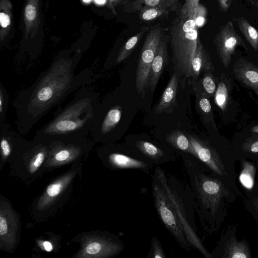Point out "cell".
<instances>
[{
  "mask_svg": "<svg viewBox=\"0 0 258 258\" xmlns=\"http://www.w3.org/2000/svg\"><path fill=\"white\" fill-rule=\"evenodd\" d=\"M79 58L69 56L55 58L31 85L18 93L12 104L19 134L29 133L46 114L68 95L95 81L93 67L75 74Z\"/></svg>",
  "mask_w": 258,
  "mask_h": 258,
  "instance_id": "cell-1",
  "label": "cell"
},
{
  "mask_svg": "<svg viewBox=\"0 0 258 258\" xmlns=\"http://www.w3.org/2000/svg\"><path fill=\"white\" fill-rule=\"evenodd\" d=\"M92 88L83 86L73 99L36 133L34 140L48 144L57 140L85 137L90 133L98 106Z\"/></svg>",
  "mask_w": 258,
  "mask_h": 258,
  "instance_id": "cell-2",
  "label": "cell"
},
{
  "mask_svg": "<svg viewBox=\"0 0 258 258\" xmlns=\"http://www.w3.org/2000/svg\"><path fill=\"white\" fill-rule=\"evenodd\" d=\"M154 174L163 186L192 248L209 257L197 232L195 199L190 185L175 175L166 173L159 166L154 169Z\"/></svg>",
  "mask_w": 258,
  "mask_h": 258,
  "instance_id": "cell-3",
  "label": "cell"
},
{
  "mask_svg": "<svg viewBox=\"0 0 258 258\" xmlns=\"http://www.w3.org/2000/svg\"><path fill=\"white\" fill-rule=\"evenodd\" d=\"M199 13L200 8L186 14H180L170 26L172 60L174 73L179 78H190L191 61L199 38L197 19Z\"/></svg>",
  "mask_w": 258,
  "mask_h": 258,
  "instance_id": "cell-4",
  "label": "cell"
},
{
  "mask_svg": "<svg viewBox=\"0 0 258 258\" xmlns=\"http://www.w3.org/2000/svg\"><path fill=\"white\" fill-rule=\"evenodd\" d=\"M152 177L151 186L154 207L159 219L178 245L185 251H191L193 248L186 238L163 186L154 173Z\"/></svg>",
  "mask_w": 258,
  "mask_h": 258,
  "instance_id": "cell-5",
  "label": "cell"
},
{
  "mask_svg": "<svg viewBox=\"0 0 258 258\" xmlns=\"http://www.w3.org/2000/svg\"><path fill=\"white\" fill-rule=\"evenodd\" d=\"M163 36L160 25L152 27L147 35L139 58L135 87L137 93L144 98L148 90L151 64Z\"/></svg>",
  "mask_w": 258,
  "mask_h": 258,
  "instance_id": "cell-6",
  "label": "cell"
},
{
  "mask_svg": "<svg viewBox=\"0 0 258 258\" xmlns=\"http://www.w3.org/2000/svg\"><path fill=\"white\" fill-rule=\"evenodd\" d=\"M106 153L107 163L115 170L134 169L149 174L154 165L137 150L110 149Z\"/></svg>",
  "mask_w": 258,
  "mask_h": 258,
  "instance_id": "cell-7",
  "label": "cell"
},
{
  "mask_svg": "<svg viewBox=\"0 0 258 258\" xmlns=\"http://www.w3.org/2000/svg\"><path fill=\"white\" fill-rule=\"evenodd\" d=\"M214 42L217 55L225 68L229 67L236 48L239 46L245 47L243 39L235 31L231 21L220 27Z\"/></svg>",
  "mask_w": 258,
  "mask_h": 258,
  "instance_id": "cell-8",
  "label": "cell"
},
{
  "mask_svg": "<svg viewBox=\"0 0 258 258\" xmlns=\"http://www.w3.org/2000/svg\"><path fill=\"white\" fill-rule=\"evenodd\" d=\"M134 145L135 149L154 165H158L163 163L173 162L176 159L175 155L172 152L153 142L138 140Z\"/></svg>",
  "mask_w": 258,
  "mask_h": 258,
  "instance_id": "cell-9",
  "label": "cell"
},
{
  "mask_svg": "<svg viewBox=\"0 0 258 258\" xmlns=\"http://www.w3.org/2000/svg\"><path fill=\"white\" fill-rule=\"evenodd\" d=\"M233 73L236 79L252 91L258 98V66L241 58L236 61Z\"/></svg>",
  "mask_w": 258,
  "mask_h": 258,
  "instance_id": "cell-10",
  "label": "cell"
},
{
  "mask_svg": "<svg viewBox=\"0 0 258 258\" xmlns=\"http://www.w3.org/2000/svg\"><path fill=\"white\" fill-rule=\"evenodd\" d=\"M168 59L167 44L163 38L151 64L148 87L150 92H154L156 89L164 68L168 63Z\"/></svg>",
  "mask_w": 258,
  "mask_h": 258,
  "instance_id": "cell-11",
  "label": "cell"
},
{
  "mask_svg": "<svg viewBox=\"0 0 258 258\" xmlns=\"http://www.w3.org/2000/svg\"><path fill=\"white\" fill-rule=\"evenodd\" d=\"M179 77L174 73L164 90L159 102L155 106L154 111L155 114L163 112L170 113L176 104V94Z\"/></svg>",
  "mask_w": 258,
  "mask_h": 258,
  "instance_id": "cell-12",
  "label": "cell"
},
{
  "mask_svg": "<svg viewBox=\"0 0 258 258\" xmlns=\"http://www.w3.org/2000/svg\"><path fill=\"white\" fill-rule=\"evenodd\" d=\"M191 75L192 80L196 81L202 72H211L214 67L208 51L198 38L197 48L191 61Z\"/></svg>",
  "mask_w": 258,
  "mask_h": 258,
  "instance_id": "cell-13",
  "label": "cell"
},
{
  "mask_svg": "<svg viewBox=\"0 0 258 258\" xmlns=\"http://www.w3.org/2000/svg\"><path fill=\"white\" fill-rule=\"evenodd\" d=\"M198 158L203 164L215 169V152L206 141L192 135L186 134Z\"/></svg>",
  "mask_w": 258,
  "mask_h": 258,
  "instance_id": "cell-14",
  "label": "cell"
},
{
  "mask_svg": "<svg viewBox=\"0 0 258 258\" xmlns=\"http://www.w3.org/2000/svg\"><path fill=\"white\" fill-rule=\"evenodd\" d=\"M165 139L171 147L179 153L189 154L198 159L196 153L187 135L181 131H173L166 135Z\"/></svg>",
  "mask_w": 258,
  "mask_h": 258,
  "instance_id": "cell-15",
  "label": "cell"
},
{
  "mask_svg": "<svg viewBox=\"0 0 258 258\" xmlns=\"http://www.w3.org/2000/svg\"><path fill=\"white\" fill-rule=\"evenodd\" d=\"M221 75L214 95L215 102L222 111H225L230 103L232 86L231 82L225 74Z\"/></svg>",
  "mask_w": 258,
  "mask_h": 258,
  "instance_id": "cell-16",
  "label": "cell"
},
{
  "mask_svg": "<svg viewBox=\"0 0 258 258\" xmlns=\"http://www.w3.org/2000/svg\"><path fill=\"white\" fill-rule=\"evenodd\" d=\"M196 107L205 122L215 125L212 106L209 97L199 86H195Z\"/></svg>",
  "mask_w": 258,
  "mask_h": 258,
  "instance_id": "cell-17",
  "label": "cell"
},
{
  "mask_svg": "<svg viewBox=\"0 0 258 258\" xmlns=\"http://www.w3.org/2000/svg\"><path fill=\"white\" fill-rule=\"evenodd\" d=\"M235 21L241 33L255 50H258V31L244 18L240 17Z\"/></svg>",
  "mask_w": 258,
  "mask_h": 258,
  "instance_id": "cell-18",
  "label": "cell"
},
{
  "mask_svg": "<svg viewBox=\"0 0 258 258\" xmlns=\"http://www.w3.org/2000/svg\"><path fill=\"white\" fill-rule=\"evenodd\" d=\"M145 31L144 29L141 31L125 42L118 54L115 61L116 64L120 63L131 54Z\"/></svg>",
  "mask_w": 258,
  "mask_h": 258,
  "instance_id": "cell-19",
  "label": "cell"
},
{
  "mask_svg": "<svg viewBox=\"0 0 258 258\" xmlns=\"http://www.w3.org/2000/svg\"><path fill=\"white\" fill-rule=\"evenodd\" d=\"M176 0H136L135 8L144 5L143 10L147 8L162 7L171 9L176 5Z\"/></svg>",
  "mask_w": 258,
  "mask_h": 258,
  "instance_id": "cell-20",
  "label": "cell"
},
{
  "mask_svg": "<svg viewBox=\"0 0 258 258\" xmlns=\"http://www.w3.org/2000/svg\"><path fill=\"white\" fill-rule=\"evenodd\" d=\"M201 89L209 98L215 95L217 86L215 80L210 72H206L200 82Z\"/></svg>",
  "mask_w": 258,
  "mask_h": 258,
  "instance_id": "cell-21",
  "label": "cell"
},
{
  "mask_svg": "<svg viewBox=\"0 0 258 258\" xmlns=\"http://www.w3.org/2000/svg\"><path fill=\"white\" fill-rule=\"evenodd\" d=\"M146 258H166V255L162 244L156 235L151 239V246Z\"/></svg>",
  "mask_w": 258,
  "mask_h": 258,
  "instance_id": "cell-22",
  "label": "cell"
},
{
  "mask_svg": "<svg viewBox=\"0 0 258 258\" xmlns=\"http://www.w3.org/2000/svg\"><path fill=\"white\" fill-rule=\"evenodd\" d=\"M9 104V94L3 83L0 82V123L6 121Z\"/></svg>",
  "mask_w": 258,
  "mask_h": 258,
  "instance_id": "cell-23",
  "label": "cell"
},
{
  "mask_svg": "<svg viewBox=\"0 0 258 258\" xmlns=\"http://www.w3.org/2000/svg\"><path fill=\"white\" fill-rule=\"evenodd\" d=\"M168 9L162 7L147 8L142 10L141 18L144 21H151L168 12Z\"/></svg>",
  "mask_w": 258,
  "mask_h": 258,
  "instance_id": "cell-24",
  "label": "cell"
},
{
  "mask_svg": "<svg viewBox=\"0 0 258 258\" xmlns=\"http://www.w3.org/2000/svg\"><path fill=\"white\" fill-rule=\"evenodd\" d=\"M62 187V183L58 182L50 184L47 188V194L51 197H54L57 196Z\"/></svg>",
  "mask_w": 258,
  "mask_h": 258,
  "instance_id": "cell-25",
  "label": "cell"
},
{
  "mask_svg": "<svg viewBox=\"0 0 258 258\" xmlns=\"http://www.w3.org/2000/svg\"><path fill=\"white\" fill-rule=\"evenodd\" d=\"M25 15L27 19L33 20L36 16V11L35 7L31 4L28 5L25 9Z\"/></svg>",
  "mask_w": 258,
  "mask_h": 258,
  "instance_id": "cell-26",
  "label": "cell"
},
{
  "mask_svg": "<svg viewBox=\"0 0 258 258\" xmlns=\"http://www.w3.org/2000/svg\"><path fill=\"white\" fill-rule=\"evenodd\" d=\"M8 232L7 222L2 216L0 217V234L1 236L4 235Z\"/></svg>",
  "mask_w": 258,
  "mask_h": 258,
  "instance_id": "cell-27",
  "label": "cell"
},
{
  "mask_svg": "<svg viewBox=\"0 0 258 258\" xmlns=\"http://www.w3.org/2000/svg\"><path fill=\"white\" fill-rule=\"evenodd\" d=\"M10 22L9 16L4 13L1 12L0 14V23L1 26L4 28H6L10 25Z\"/></svg>",
  "mask_w": 258,
  "mask_h": 258,
  "instance_id": "cell-28",
  "label": "cell"
},
{
  "mask_svg": "<svg viewBox=\"0 0 258 258\" xmlns=\"http://www.w3.org/2000/svg\"><path fill=\"white\" fill-rule=\"evenodd\" d=\"M232 0H218L219 8L224 12H227L229 9Z\"/></svg>",
  "mask_w": 258,
  "mask_h": 258,
  "instance_id": "cell-29",
  "label": "cell"
},
{
  "mask_svg": "<svg viewBox=\"0 0 258 258\" xmlns=\"http://www.w3.org/2000/svg\"><path fill=\"white\" fill-rule=\"evenodd\" d=\"M240 180L242 183L247 187L250 188L252 186V180L248 175L242 174L240 176Z\"/></svg>",
  "mask_w": 258,
  "mask_h": 258,
  "instance_id": "cell-30",
  "label": "cell"
},
{
  "mask_svg": "<svg viewBox=\"0 0 258 258\" xmlns=\"http://www.w3.org/2000/svg\"><path fill=\"white\" fill-rule=\"evenodd\" d=\"M249 150L253 153L258 152V137L251 141L249 145Z\"/></svg>",
  "mask_w": 258,
  "mask_h": 258,
  "instance_id": "cell-31",
  "label": "cell"
},
{
  "mask_svg": "<svg viewBox=\"0 0 258 258\" xmlns=\"http://www.w3.org/2000/svg\"><path fill=\"white\" fill-rule=\"evenodd\" d=\"M43 246L45 250L47 251H51L53 248L52 245L48 241L44 242Z\"/></svg>",
  "mask_w": 258,
  "mask_h": 258,
  "instance_id": "cell-32",
  "label": "cell"
},
{
  "mask_svg": "<svg viewBox=\"0 0 258 258\" xmlns=\"http://www.w3.org/2000/svg\"><path fill=\"white\" fill-rule=\"evenodd\" d=\"M233 258H244L246 257V256L242 252H235L232 256Z\"/></svg>",
  "mask_w": 258,
  "mask_h": 258,
  "instance_id": "cell-33",
  "label": "cell"
},
{
  "mask_svg": "<svg viewBox=\"0 0 258 258\" xmlns=\"http://www.w3.org/2000/svg\"><path fill=\"white\" fill-rule=\"evenodd\" d=\"M251 132L258 134V125L253 126L251 129Z\"/></svg>",
  "mask_w": 258,
  "mask_h": 258,
  "instance_id": "cell-34",
  "label": "cell"
},
{
  "mask_svg": "<svg viewBox=\"0 0 258 258\" xmlns=\"http://www.w3.org/2000/svg\"><path fill=\"white\" fill-rule=\"evenodd\" d=\"M253 5L255 6L258 11V0H254Z\"/></svg>",
  "mask_w": 258,
  "mask_h": 258,
  "instance_id": "cell-35",
  "label": "cell"
},
{
  "mask_svg": "<svg viewBox=\"0 0 258 258\" xmlns=\"http://www.w3.org/2000/svg\"><path fill=\"white\" fill-rule=\"evenodd\" d=\"M105 0H96V1L99 4L104 3Z\"/></svg>",
  "mask_w": 258,
  "mask_h": 258,
  "instance_id": "cell-36",
  "label": "cell"
},
{
  "mask_svg": "<svg viewBox=\"0 0 258 258\" xmlns=\"http://www.w3.org/2000/svg\"><path fill=\"white\" fill-rule=\"evenodd\" d=\"M249 3H251V4L253 5L254 3V0H246Z\"/></svg>",
  "mask_w": 258,
  "mask_h": 258,
  "instance_id": "cell-37",
  "label": "cell"
},
{
  "mask_svg": "<svg viewBox=\"0 0 258 258\" xmlns=\"http://www.w3.org/2000/svg\"><path fill=\"white\" fill-rule=\"evenodd\" d=\"M91 0H83L84 2H90Z\"/></svg>",
  "mask_w": 258,
  "mask_h": 258,
  "instance_id": "cell-38",
  "label": "cell"
}]
</instances>
